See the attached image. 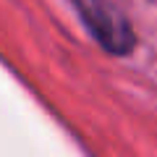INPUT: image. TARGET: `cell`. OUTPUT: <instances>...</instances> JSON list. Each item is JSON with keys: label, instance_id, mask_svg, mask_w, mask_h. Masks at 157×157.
<instances>
[{"label": "cell", "instance_id": "6da1fadb", "mask_svg": "<svg viewBox=\"0 0 157 157\" xmlns=\"http://www.w3.org/2000/svg\"><path fill=\"white\" fill-rule=\"evenodd\" d=\"M73 6L105 50L123 55L134 47V34L128 21L110 0H73Z\"/></svg>", "mask_w": 157, "mask_h": 157}]
</instances>
